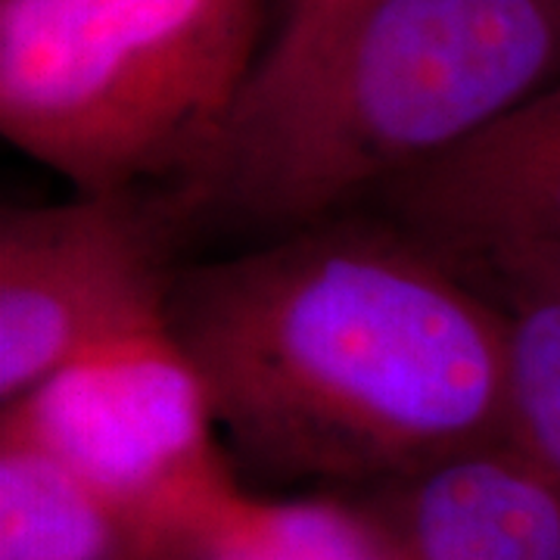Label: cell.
Instances as JSON below:
<instances>
[{
	"label": "cell",
	"instance_id": "1",
	"mask_svg": "<svg viewBox=\"0 0 560 560\" xmlns=\"http://www.w3.org/2000/svg\"><path fill=\"white\" fill-rule=\"evenodd\" d=\"M168 327L278 477L396 486L508 442L499 305L401 224L315 221L180 271Z\"/></svg>",
	"mask_w": 560,
	"mask_h": 560
},
{
	"label": "cell",
	"instance_id": "2",
	"mask_svg": "<svg viewBox=\"0 0 560 560\" xmlns=\"http://www.w3.org/2000/svg\"><path fill=\"white\" fill-rule=\"evenodd\" d=\"M560 81V0H383L278 101L243 109L180 187L305 228L389 187Z\"/></svg>",
	"mask_w": 560,
	"mask_h": 560
},
{
	"label": "cell",
	"instance_id": "3",
	"mask_svg": "<svg viewBox=\"0 0 560 560\" xmlns=\"http://www.w3.org/2000/svg\"><path fill=\"white\" fill-rule=\"evenodd\" d=\"M268 0H0V131L75 194L202 168L261 57Z\"/></svg>",
	"mask_w": 560,
	"mask_h": 560
},
{
	"label": "cell",
	"instance_id": "4",
	"mask_svg": "<svg viewBox=\"0 0 560 560\" xmlns=\"http://www.w3.org/2000/svg\"><path fill=\"white\" fill-rule=\"evenodd\" d=\"M0 433L35 442L143 523L168 560L237 489L197 364L168 324L101 342L3 408Z\"/></svg>",
	"mask_w": 560,
	"mask_h": 560
},
{
	"label": "cell",
	"instance_id": "5",
	"mask_svg": "<svg viewBox=\"0 0 560 560\" xmlns=\"http://www.w3.org/2000/svg\"><path fill=\"white\" fill-rule=\"evenodd\" d=\"M180 194H75L0 215V401L101 342L168 324Z\"/></svg>",
	"mask_w": 560,
	"mask_h": 560
},
{
	"label": "cell",
	"instance_id": "6",
	"mask_svg": "<svg viewBox=\"0 0 560 560\" xmlns=\"http://www.w3.org/2000/svg\"><path fill=\"white\" fill-rule=\"evenodd\" d=\"M381 194L408 234L458 268L560 256V81Z\"/></svg>",
	"mask_w": 560,
	"mask_h": 560
},
{
	"label": "cell",
	"instance_id": "7",
	"mask_svg": "<svg viewBox=\"0 0 560 560\" xmlns=\"http://www.w3.org/2000/svg\"><path fill=\"white\" fill-rule=\"evenodd\" d=\"M401 560H560V482L511 442L389 486Z\"/></svg>",
	"mask_w": 560,
	"mask_h": 560
},
{
	"label": "cell",
	"instance_id": "8",
	"mask_svg": "<svg viewBox=\"0 0 560 560\" xmlns=\"http://www.w3.org/2000/svg\"><path fill=\"white\" fill-rule=\"evenodd\" d=\"M0 560H168L160 539L35 442L0 433Z\"/></svg>",
	"mask_w": 560,
	"mask_h": 560
},
{
	"label": "cell",
	"instance_id": "9",
	"mask_svg": "<svg viewBox=\"0 0 560 560\" xmlns=\"http://www.w3.org/2000/svg\"><path fill=\"white\" fill-rule=\"evenodd\" d=\"M460 271L504 320L508 442L560 482V256H499Z\"/></svg>",
	"mask_w": 560,
	"mask_h": 560
},
{
	"label": "cell",
	"instance_id": "10",
	"mask_svg": "<svg viewBox=\"0 0 560 560\" xmlns=\"http://www.w3.org/2000/svg\"><path fill=\"white\" fill-rule=\"evenodd\" d=\"M180 560H401L377 514L340 501H265L241 486L206 514Z\"/></svg>",
	"mask_w": 560,
	"mask_h": 560
},
{
	"label": "cell",
	"instance_id": "11",
	"mask_svg": "<svg viewBox=\"0 0 560 560\" xmlns=\"http://www.w3.org/2000/svg\"><path fill=\"white\" fill-rule=\"evenodd\" d=\"M383 0H280V16L234 116L278 101L327 60ZM231 116V119H234Z\"/></svg>",
	"mask_w": 560,
	"mask_h": 560
}]
</instances>
